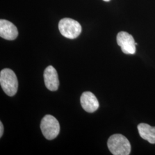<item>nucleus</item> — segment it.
<instances>
[{
  "instance_id": "nucleus-1",
  "label": "nucleus",
  "mask_w": 155,
  "mask_h": 155,
  "mask_svg": "<svg viewBox=\"0 0 155 155\" xmlns=\"http://www.w3.org/2000/svg\"><path fill=\"white\" fill-rule=\"evenodd\" d=\"M107 147L114 155H128L131 151L130 142L121 134H113L107 141Z\"/></svg>"
},
{
  "instance_id": "nucleus-2",
  "label": "nucleus",
  "mask_w": 155,
  "mask_h": 155,
  "mask_svg": "<svg viewBox=\"0 0 155 155\" xmlns=\"http://www.w3.org/2000/svg\"><path fill=\"white\" fill-rule=\"evenodd\" d=\"M0 84L7 95L12 97L16 94L18 89V80L13 70L5 68L0 72Z\"/></svg>"
},
{
  "instance_id": "nucleus-3",
  "label": "nucleus",
  "mask_w": 155,
  "mask_h": 155,
  "mask_svg": "<svg viewBox=\"0 0 155 155\" xmlns=\"http://www.w3.org/2000/svg\"><path fill=\"white\" fill-rule=\"evenodd\" d=\"M58 27L61 35L68 39H75L82 32L81 24L77 21L70 18L61 19L59 22Z\"/></svg>"
},
{
  "instance_id": "nucleus-4",
  "label": "nucleus",
  "mask_w": 155,
  "mask_h": 155,
  "mask_svg": "<svg viewBox=\"0 0 155 155\" xmlns=\"http://www.w3.org/2000/svg\"><path fill=\"white\" fill-rule=\"evenodd\" d=\"M41 130L45 138L49 140L55 139L60 132V125L55 117L51 115L45 116L40 123Z\"/></svg>"
},
{
  "instance_id": "nucleus-5",
  "label": "nucleus",
  "mask_w": 155,
  "mask_h": 155,
  "mask_svg": "<svg viewBox=\"0 0 155 155\" xmlns=\"http://www.w3.org/2000/svg\"><path fill=\"white\" fill-rule=\"evenodd\" d=\"M117 42L124 54L133 55L136 53V45L137 43L129 33L124 31L120 32L117 36Z\"/></svg>"
},
{
  "instance_id": "nucleus-6",
  "label": "nucleus",
  "mask_w": 155,
  "mask_h": 155,
  "mask_svg": "<svg viewBox=\"0 0 155 155\" xmlns=\"http://www.w3.org/2000/svg\"><path fill=\"white\" fill-rule=\"evenodd\" d=\"M44 79L46 87L50 91H54L58 89L59 81L58 72L52 66L47 67L44 72Z\"/></svg>"
},
{
  "instance_id": "nucleus-7",
  "label": "nucleus",
  "mask_w": 155,
  "mask_h": 155,
  "mask_svg": "<svg viewBox=\"0 0 155 155\" xmlns=\"http://www.w3.org/2000/svg\"><path fill=\"white\" fill-rule=\"evenodd\" d=\"M80 101L83 109L88 113H93L99 108V102L91 92H84L81 97Z\"/></svg>"
},
{
  "instance_id": "nucleus-8",
  "label": "nucleus",
  "mask_w": 155,
  "mask_h": 155,
  "mask_svg": "<svg viewBox=\"0 0 155 155\" xmlns=\"http://www.w3.org/2000/svg\"><path fill=\"white\" fill-rule=\"evenodd\" d=\"M18 32L16 27L8 20L1 19L0 20V36L8 40L16 39Z\"/></svg>"
},
{
  "instance_id": "nucleus-9",
  "label": "nucleus",
  "mask_w": 155,
  "mask_h": 155,
  "mask_svg": "<svg viewBox=\"0 0 155 155\" xmlns=\"http://www.w3.org/2000/svg\"><path fill=\"white\" fill-rule=\"evenodd\" d=\"M137 129L141 138L148 141L150 144H155V127L145 123L138 125Z\"/></svg>"
},
{
  "instance_id": "nucleus-10",
  "label": "nucleus",
  "mask_w": 155,
  "mask_h": 155,
  "mask_svg": "<svg viewBox=\"0 0 155 155\" xmlns=\"http://www.w3.org/2000/svg\"><path fill=\"white\" fill-rule=\"evenodd\" d=\"M4 133V126L2 122H0V137H1Z\"/></svg>"
},
{
  "instance_id": "nucleus-11",
  "label": "nucleus",
  "mask_w": 155,
  "mask_h": 155,
  "mask_svg": "<svg viewBox=\"0 0 155 155\" xmlns=\"http://www.w3.org/2000/svg\"><path fill=\"white\" fill-rule=\"evenodd\" d=\"M104 1H106V2H108V1H110V0H104Z\"/></svg>"
}]
</instances>
